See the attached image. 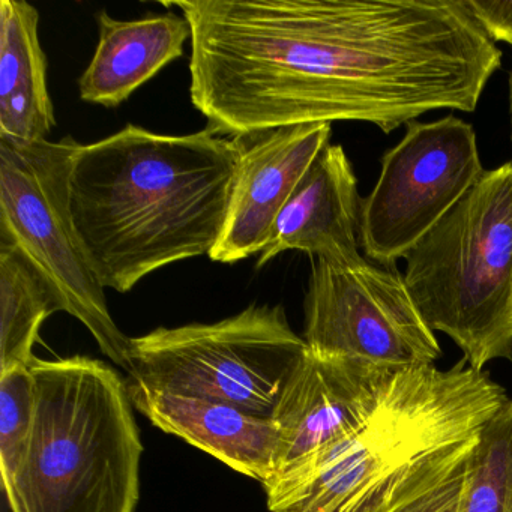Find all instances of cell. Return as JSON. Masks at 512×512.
<instances>
[{
    "mask_svg": "<svg viewBox=\"0 0 512 512\" xmlns=\"http://www.w3.org/2000/svg\"><path fill=\"white\" fill-rule=\"evenodd\" d=\"M190 97L220 136L473 113L502 52L464 0H176Z\"/></svg>",
    "mask_w": 512,
    "mask_h": 512,
    "instance_id": "cell-1",
    "label": "cell"
},
{
    "mask_svg": "<svg viewBox=\"0 0 512 512\" xmlns=\"http://www.w3.org/2000/svg\"><path fill=\"white\" fill-rule=\"evenodd\" d=\"M394 374L307 349L271 413L280 431L277 475L356 430L376 409Z\"/></svg>",
    "mask_w": 512,
    "mask_h": 512,
    "instance_id": "cell-11",
    "label": "cell"
},
{
    "mask_svg": "<svg viewBox=\"0 0 512 512\" xmlns=\"http://www.w3.org/2000/svg\"><path fill=\"white\" fill-rule=\"evenodd\" d=\"M404 260L419 314L467 367L512 361V163L485 170Z\"/></svg>",
    "mask_w": 512,
    "mask_h": 512,
    "instance_id": "cell-5",
    "label": "cell"
},
{
    "mask_svg": "<svg viewBox=\"0 0 512 512\" xmlns=\"http://www.w3.org/2000/svg\"><path fill=\"white\" fill-rule=\"evenodd\" d=\"M37 418L11 512H136L143 446L128 385L86 356L31 365Z\"/></svg>",
    "mask_w": 512,
    "mask_h": 512,
    "instance_id": "cell-3",
    "label": "cell"
},
{
    "mask_svg": "<svg viewBox=\"0 0 512 512\" xmlns=\"http://www.w3.org/2000/svg\"><path fill=\"white\" fill-rule=\"evenodd\" d=\"M38 26L28 2H0V137L19 142L49 140L56 124Z\"/></svg>",
    "mask_w": 512,
    "mask_h": 512,
    "instance_id": "cell-15",
    "label": "cell"
},
{
    "mask_svg": "<svg viewBox=\"0 0 512 512\" xmlns=\"http://www.w3.org/2000/svg\"><path fill=\"white\" fill-rule=\"evenodd\" d=\"M131 403L155 427L181 437L241 475L265 485L277 475L280 431L271 416L128 380Z\"/></svg>",
    "mask_w": 512,
    "mask_h": 512,
    "instance_id": "cell-13",
    "label": "cell"
},
{
    "mask_svg": "<svg viewBox=\"0 0 512 512\" xmlns=\"http://www.w3.org/2000/svg\"><path fill=\"white\" fill-rule=\"evenodd\" d=\"M457 512H512V401L476 433Z\"/></svg>",
    "mask_w": 512,
    "mask_h": 512,
    "instance_id": "cell-18",
    "label": "cell"
},
{
    "mask_svg": "<svg viewBox=\"0 0 512 512\" xmlns=\"http://www.w3.org/2000/svg\"><path fill=\"white\" fill-rule=\"evenodd\" d=\"M305 352L304 338L281 305H250L220 322L157 328L131 338L128 379L271 416Z\"/></svg>",
    "mask_w": 512,
    "mask_h": 512,
    "instance_id": "cell-7",
    "label": "cell"
},
{
    "mask_svg": "<svg viewBox=\"0 0 512 512\" xmlns=\"http://www.w3.org/2000/svg\"><path fill=\"white\" fill-rule=\"evenodd\" d=\"M458 362L398 371L349 436L263 485L271 512H341L410 461L473 436L505 403L485 371Z\"/></svg>",
    "mask_w": 512,
    "mask_h": 512,
    "instance_id": "cell-4",
    "label": "cell"
},
{
    "mask_svg": "<svg viewBox=\"0 0 512 512\" xmlns=\"http://www.w3.org/2000/svg\"><path fill=\"white\" fill-rule=\"evenodd\" d=\"M100 40L94 58L79 80L86 103L115 109L164 67L184 55L191 38L187 20L178 14H149L139 20H116L97 14Z\"/></svg>",
    "mask_w": 512,
    "mask_h": 512,
    "instance_id": "cell-14",
    "label": "cell"
},
{
    "mask_svg": "<svg viewBox=\"0 0 512 512\" xmlns=\"http://www.w3.org/2000/svg\"><path fill=\"white\" fill-rule=\"evenodd\" d=\"M331 124H304L233 137L239 149L226 226L209 254L241 262L262 254L287 200L331 140Z\"/></svg>",
    "mask_w": 512,
    "mask_h": 512,
    "instance_id": "cell-10",
    "label": "cell"
},
{
    "mask_svg": "<svg viewBox=\"0 0 512 512\" xmlns=\"http://www.w3.org/2000/svg\"><path fill=\"white\" fill-rule=\"evenodd\" d=\"M362 202L343 146L329 143L278 215L257 268L286 251L337 263L359 259Z\"/></svg>",
    "mask_w": 512,
    "mask_h": 512,
    "instance_id": "cell-12",
    "label": "cell"
},
{
    "mask_svg": "<svg viewBox=\"0 0 512 512\" xmlns=\"http://www.w3.org/2000/svg\"><path fill=\"white\" fill-rule=\"evenodd\" d=\"M239 149L206 130L185 136L127 125L80 145L71 212L98 280L118 293L158 269L211 254L223 235Z\"/></svg>",
    "mask_w": 512,
    "mask_h": 512,
    "instance_id": "cell-2",
    "label": "cell"
},
{
    "mask_svg": "<svg viewBox=\"0 0 512 512\" xmlns=\"http://www.w3.org/2000/svg\"><path fill=\"white\" fill-rule=\"evenodd\" d=\"M64 299L17 245L0 239V373L37 361L34 347L47 317Z\"/></svg>",
    "mask_w": 512,
    "mask_h": 512,
    "instance_id": "cell-16",
    "label": "cell"
},
{
    "mask_svg": "<svg viewBox=\"0 0 512 512\" xmlns=\"http://www.w3.org/2000/svg\"><path fill=\"white\" fill-rule=\"evenodd\" d=\"M466 5L494 43L502 41L512 46V0H466Z\"/></svg>",
    "mask_w": 512,
    "mask_h": 512,
    "instance_id": "cell-20",
    "label": "cell"
},
{
    "mask_svg": "<svg viewBox=\"0 0 512 512\" xmlns=\"http://www.w3.org/2000/svg\"><path fill=\"white\" fill-rule=\"evenodd\" d=\"M304 341L322 356L365 362L382 370L431 367L442 356L394 266L364 257L316 260L305 296Z\"/></svg>",
    "mask_w": 512,
    "mask_h": 512,
    "instance_id": "cell-8",
    "label": "cell"
},
{
    "mask_svg": "<svg viewBox=\"0 0 512 512\" xmlns=\"http://www.w3.org/2000/svg\"><path fill=\"white\" fill-rule=\"evenodd\" d=\"M380 166L379 179L362 202L361 248L382 266L406 259L485 172L475 130L452 115L407 124Z\"/></svg>",
    "mask_w": 512,
    "mask_h": 512,
    "instance_id": "cell-9",
    "label": "cell"
},
{
    "mask_svg": "<svg viewBox=\"0 0 512 512\" xmlns=\"http://www.w3.org/2000/svg\"><path fill=\"white\" fill-rule=\"evenodd\" d=\"M82 143L0 137V239L17 245L88 328L110 361L131 373V338L107 305L106 287L83 250L71 212L70 181Z\"/></svg>",
    "mask_w": 512,
    "mask_h": 512,
    "instance_id": "cell-6",
    "label": "cell"
},
{
    "mask_svg": "<svg viewBox=\"0 0 512 512\" xmlns=\"http://www.w3.org/2000/svg\"><path fill=\"white\" fill-rule=\"evenodd\" d=\"M511 121H512V76H511ZM511 142H512V133H511Z\"/></svg>",
    "mask_w": 512,
    "mask_h": 512,
    "instance_id": "cell-21",
    "label": "cell"
},
{
    "mask_svg": "<svg viewBox=\"0 0 512 512\" xmlns=\"http://www.w3.org/2000/svg\"><path fill=\"white\" fill-rule=\"evenodd\" d=\"M476 433L410 461L341 512H457Z\"/></svg>",
    "mask_w": 512,
    "mask_h": 512,
    "instance_id": "cell-17",
    "label": "cell"
},
{
    "mask_svg": "<svg viewBox=\"0 0 512 512\" xmlns=\"http://www.w3.org/2000/svg\"><path fill=\"white\" fill-rule=\"evenodd\" d=\"M37 418V383L31 368L0 373V475L4 493L25 461Z\"/></svg>",
    "mask_w": 512,
    "mask_h": 512,
    "instance_id": "cell-19",
    "label": "cell"
}]
</instances>
